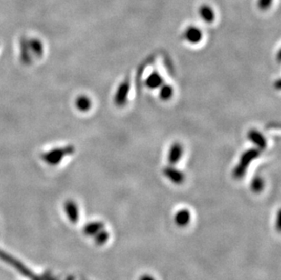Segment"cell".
I'll return each mask as SVG.
<instances>
[{
  "mask_svg": "<svg viewBox=\"0 0 281 280\" xmlns=\"http://www.w3.org/2000/svg\"><path fill=\"white\" fill-rule=\"evenodd\" d=\"M248 138H249V141L252 143L253 145L256 146V148H257L258 150H265L267 148L268 142H267L265 136L256 128H251V130H249Z\"/></svg>",
  "mask_w": 281,
  "mask_h": 280,
  "instance_id": "obj_5",
  "label": "cell"
},
{
  "mask_svg": "<svg viewBox=\"0 0 281 280\" xmlns=\"http://www.w3.org/2000/svg\"><path fill=\"white\" fill-rule=\"evenodd\" d=\"M110 238V232L106 230L105 228H103L102 230L98 232V234L94 235V240H95V243L97 244L98 246H104L105 244L107 243Z\"/></svg>",
  "mask_w": 281,
  "mask_h": 280,
  "instance_id": "obj_17",
  "label": "cell"
},
{
  "mask_svg": "<svg viewBox=\"0 0 281 280\" xmlns=\"http://www.w3.org/2000/svg\"><path fill=\"white\" fill-rule=\"evenodd\" d=\"M29 41V49L32 53L33 57L40 58L44 55V46L42 41L39 40L38 38H30L28 39Z\"/></svg>",
  "mask_w": 281,
  "mask_h": 280,
  "instance_id": "obj_12",
  "label": "cell"
},
{
  "mask_svg": "<svg viewBox=\"0 0 281 280\" xmlns=\"http://www.w3.org/2000/svg\"><path fill=\"white\" fill-rule=\"evenodd\" d=\"M103 228H105V224L102 221H92L87 224L86 226H84L83 232L88 236H94Z\"/></svg>",
  "mask_w": 281,
  "mask_h": 280,
  "instance_id": "obj_14",
  "label": "cell"
},
{
  "mask_svg": "<svg viewBox=\"0 0 281 280\" xmlns=\"http://www.w3.org/2000/svg\"><path fill=\"white\" fill-rule=\"evenodd\" d=\"M199 14L200 17L208 24L212 23L215 19V13L208 5H202L199 9Z\"/></svg>",
  "mask_w": 281,
  "mask_h": 280,
  "instance_id": "obj_15",
  "label": "cell"
},
{
  "mask_svg": "<svg viewBox=\"0 0 281 280\" xmlns=\"http://www.w3.org/2000/svg\"><path fill=\"white\" fill-rule=\"evenodd\" d=\"M261 150H258L256 147L249 148L248 150L244 151L240 158L239 163L233 169L232 175L234 179H241L244 178L247 174V171L249 169V165L261 156Z\"/></svg>",
  "mask_w": 281,
  "mask_h": 280,
  "instance_id": "obj_2",
  "label": "cell"
},
{
  "mask_svg": "<svg viewBox=\"0 0 281 280\" xmlns=\"http://www.w3.org/2000/svg\"><path fill=\"white\" fill-rule=\"evenodd\" d=\"M264 187H265V183H264V180L261 179V177H255L251 180L250 188H251V191L254 192V193H256V194L261 193L264 189Z\"/></svg>",
  "mask_w": 281,
  "mask_h": 280,
  "instance_id": "obj_18",
  "label": "cell"
},
{
  "mask_svg": "<svg viewBox=\"0 0 281 280\" xmlns=\"http://www.w3.org/2000/svg\"><path fill=\"white\" fill-rule=\"evenodd\" d=\"M183 38L189 44L196 45L199 44L203 38V33L199 28L194 26H189L185 29L183 33Z\"/></svg>",
  "mask_w": 281,
  "mask_h": 280,
  "instance_id": "obj_6",
  "label": "cell"
},
{
  "mask_svg": "<svg viewBox=\"0 0 281 280\" xmlns=\"http://www.w3.org/2000/svg\"><path fill=\"white\" fill-rule=\"evenodd\" d=\"M164 177L168 179L170 182L175 184V185H181L185 181V175L182 171L176 168L172 165H168L167 167H163L162 169Z\"/></svg>",
  "mask_w": 281,
  "mask_h": 280,
  "instance_id": "obj_4",
  "label": "cell"
},
{
  "mask_svg": "<svg viewBox=\"0 0 281 280\" xmlns=\"http://www.w3.org/2000/svg\"><path fill=\"white\" fill-rule=\"evenodd\" d=\"M139 280H157L153 276H151L149 274H144L142 276L139 277Z\"/></svg>",
  "mask_w": 281,
  "mask_h": 280,
  "instance_id": "obj_20",
  "label": "cell"
},
{
  "mask_svg": "<svg viewBox=\"0 0 281 280\" xmlns=\"http://www.w3.org/2000/svg\"><path fill=\"white\" fill-rule=\"evenodd\" d=\"M75 106L79 112H88L92 106V101L86 95H80L75 99Z\"/></svg>",
  "mask_w": 281,
  "mask_h": 280,
  "instance_id": "obj_13",
  "label": "cell"
},
{
  "mask_svg": "<svg viewBox=\"0 0 281 280\" xmlns=\"http://www.w3.org/2000/svg\"><path fill=\"white\" fill-rule=\"evenodd\" d=\"M174 89L169 84H162L159 88V98L163 101H167L173 97Z\"/></svg>",
  "mask_w": 281,
  "mask_h": 280,
  "instance_id": "obj_16",
  "label": "cell"
},
{
  "mask_svg": "<svg viewBox=\"0 0 281 280\" xmlns=\"http://www.w3.org/2000/svg\"><path fill=\"white\" fill-rule=\"evenodd\" d=\"M75 151L76 148L73 145L54 147L52 149L46 151L41 155V159L49 166L54 167V166L59 165L62 162V160L66 159L67 157L73 155Z\"/></svg>",
  "mask_w": 281,
  "mask_h": 280,
  "instance_id": "obj_1",
  "label": "cell"
},
{
  "mask_svg": "<svg viewBox=\"0 0 281 280\" xmlns=\"http://www.w3.org/2000/svg\"><path fill=\"white\" fill-rule=\"evenodd\" d=\"M183 156V146L179 142H175L172 144L168 153H167V161L169 165L175 166L176 164L180 162V159Z\"/></svg>",
  "mask_w": 281,
  "mask_h": 280,
  "instance_id": "obj_7",
  "label": "cell"
},
{
  "mask_svg": "<svg viewBox=\"0 0 281 280\" xmlns=\"http://www.w3.org/2000/svg\"><path fill=\"white\" fill-rule=\"evenodd\" d=\"M20 48V60L25 65H29L32 62V53L29 49V41L28 38L22 37L19 42Z\"/></svg>",
  "mask_w": 281,
  "mask_h": 280,
  "instance_id": "obj_9",
  "label": "cell"
},
{
  "mask_svg": "<svg viewBox=\"0 0 281 280\" xmlns=\"http://www.w3.org/2000/svg\"><path fill=\"white\" fill-rule=\"evenodd\" d=\"M163 83V77L157 70L152 71L145 79V85L149 90H159V87Z\"/></svg>",
  "mask_w": 281,
  "mask_h": 280,
  "instance_id": "obj_11",
  "label": "cell"
},
{
  "mask_svg": "<svg viewBox=\"0 0 281 280\" xmlns=\"http://www.w3.org/2000/svg\"><path fill=\"white\" fill-rule=\"evenodd\" d=\"M131 78L129 77H126L122 82L118 85L117 91L115 93L114 103L116 106H124L127 102L128 94L131 91Z\"/></svg>",
  "mask_w": 281,
  "mask_h": 280,
  "instance_id": "obj_3",
  "label": "cell"
},
{
  "mask_svg": "<svg viewBox=\"0 0 281 280\" xmlns=\"http://www.w3.org/2000/svg\"><path fill=\"white\" fill-rule=\"evenodd\" d=\"M66 215L71 223L76 224L79 220V207L74 200H67L64 204Z\"/></svg>",
  "mask_w": 281,
  "mask_h": 280,
  "instance_id": "obj_8",
  "label": "cell"
},
{
  "mask_svg": "<svg viewBox=\"0 0 281 280\" xmlns=\"http://www.w3.org/2000/svg\"><path fill=\"white\" fill-rule=\"evenodd\" d=\"M271 3H272V0H258L257 7L261 8V10H266L270 7Z\"/></svg>",
  "mask_w": 281,
  "mask_h": 280,
  "instance_id": "obj_19",
  "label": "cell"
},
{
  "mask_svg": "<svg viewBox=\"0 0 281 280\" xmlns=\"http://www.w3.org/2000/svg\"><path fill=\"white\" fill-rule=\"evenodd\" d=\"M175 224L180 227H187L191 221V213L187 208H181L174 216Z\"/></svg>",
  "mask_w": 281,
  "mask_h": 280,
  "instance_id": "obj_10",
  "label": "cell"
}]
</instances>
